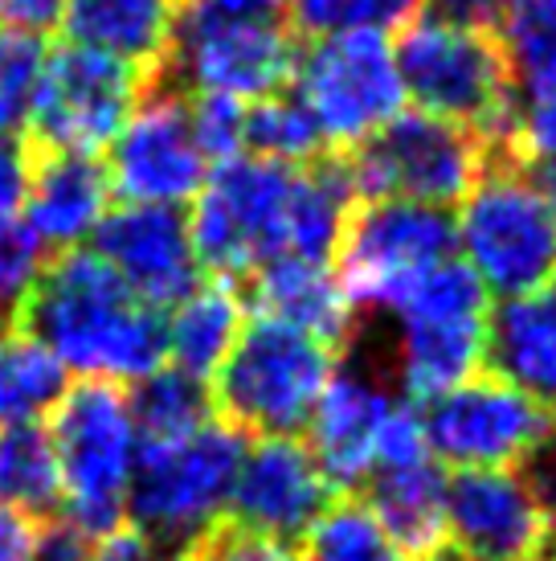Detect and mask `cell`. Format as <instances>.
<instances>
[{
  "label": "cell",
  "instance_id": "83f0119b",
  "mask_svg": "<svg viewBox=\"0 0 556 561\" xmlns=\"http://www.w3.org/2000/svg\"><path fill=\"white\" fill-rule=\"evenodd\" d=\"M131 398V414H136L139 438L143 443H164V438H181L197 431L213 419V393L209 381L185 374L176 365H160L148 377H139L127 390Z\"/></svg>",
  "mask_w": 556,
  "mask_h": 561
},
{
  "label": "cell",
  "instance_id": "e575fe53",
  "mask_svg": "<svg viewBox=\"0 0 556 561\" xmlns=\"http://www.w3.org/2000/svg\"><path fill=\"white\" fill-rule=\"evenodd\" d=\"M188 111H193V131H197L205 157L213 160V164L246 152V103L193 94Z\"/></svg>",
  "mask_w": 556,
  "mask_h": 561
},
{
  "label": "cell",
  "instance_id": "7402d4cb",
  "mask_svg": "<svg viewBox=\"0 0 556 561\" xmlns=\"http://www.w3.org/2000/svg\"><path fill=\"white\" fill-rule=\"evenodd\" d=\"M487 365L556 419V275L520 296L495 299Z\"/></svg>",
  "mask_w": 556,
  "mask_h": 561
},
{
  "label": "cell",
  "instance_id": "2e32d148",
  "mask_svg": "<svg viewBox=\"0 0 556 561\" xmlns=\"http://www.w3.org/2000/svg\"><path fill=\"white\" fill-rule=\"evenodd\" d=\"M447 468L433 459L421 410L402 402L389 422L377 468L364 480V504L414 558H433L447 546Z\"/></svg>",
  "mask_w": 556,
  "mask_h": 561
},
{
  "label": "cell",
  "instance_id": "603a6c76",
  "mask_svg": "<svg viewBox=\"0 0 556 561\" xmlns=\"http://www.w3.org/2000/svg\"><path fill=\"white\" fill-rule=\"evenodd\" d=\"M181 0H66V42L99 49L148 75L169 62Z\"/></svg>",
  "mask_w": 556,
  "mask_h": 561
},
{
  "label": "cell",
  "instance_id": "d590c367",
  "mask_svg": "<svg viewBox=\"0 0 556 561\" xmlns=\"http://www.w3.org/2000/svg\"><path fill=\"white\" fill-rule=\"evenodd\" d=\"M188 558L193 561H303L291 541H275V537L238 529V525H221Z\"/></svg>",
  "mask_w": 556,
  "mask_h": 561
},
{
  "label": "cell",
  "instance_id": "7bdbcfd3",
  "mask_svg": "<svg viewBox=\"0 0 556 561\" xmlns=\"http://www.w3.org/2000/svg\"><path fill=\"white\" fill-rule=\"evenodd\" d=\"M185 9L225 21H287V0H185Z\"/></svg>",
  "mask_w": 556,
  "mask_h": 561
},
{
  "label": "cell",
  "instance_id": "3957f363",
  "mask_svg": "<svg viewBox=\"0 0 556 561\" xmlns=\"http://www.w3.org/2000/svg\"><path fill=\"white\" fill-rule=\"evenodd\" d=\"M246 451L242 431L209 419L181 438L143 443L124 520L169 553H193L230 520L233 476Z\"/></svg>",
  "mask_w": 556,
  "mask_h": 561
},
{
  "label": "cell",
  "instance_id": "9a60e30c",
  "mask_svg": "<svg viewBox=\"0 0 556 561\" xmlns=\"http://www.w3.org/2000/svg\"><path fill=\"white\" fill-rule=\"evenodd\" d=\"M111 193L119 202L185 209L201 193L213 160L193 131V111L181 91H143L124 127L107 144Z\"/></svg>",
  "mask_w": 556,
  "mask_h": 561
},
{
  "label": "cell",
  "instance_id": "5bb4252c",
  "mask_svg": "<svg viewBox=\"0 0 556 561\" xmlns=\"http://www.w3.org/2000/svg\"><path fill=\"white\" fill-rule=\"evenodd\" d=\"M294 54L299 46L287 21H225L181 9L169 66L188 94L233 99L250 107L287 91Z\"/></svg>",
  "mask_w": 556,
  "mask_h": 561
},
{
  "label": "cell",
  "instance_id": "1f68e13d",
  "mask_svg": "<svg viewBox=\"0 0 556 561\" xmlns=\"http://www.w3.org/2000/svg\"><path fill=\"white\" fill-rule=\"evenodd\" d=\"M320 131L287 91L246 107V152L275 164H308L320 157Z\"/></svg>",
  "mask_w": 556,
  "mask_h": 561
},
{
  "label": "cell",
  "instance_id": "44dd1931",
  "mask_svg": "<svg viewBox=\"0 0 556 561\" xmlns=\"http://www.w3.org/2000/svg\"><path fill=\"white\" fill-rule=\"evenodd\" d=\"M111 181L99 157L46 152L33 160V176L21 202V226L42 250H82L99 234L111 209Z\"/></svg>",
  "mask_w": 556,
  "mask_h": 561
},
{
  "label": "cell",
  "instance_id": "ffe728a7",
  "mask_svg": "<svg viewBox=\"0 0 556 561\" xmlns=\"http://www.w3.org/2000/svg\"><path fill=\"white\" fill-rule=\"evenodd\" d=\"M447 541L463 561H532L553 546L520 471H454L447 488Z\"/></svg>",
  "mask_w": 556,
  "mask_h": 561
},
{
  "label": "cell",
  "instance_id": "8d00e7d4",
  "mask_svg": "<svg viewBox=\"0 0 556 561\" xmlns=\"http://www.w3.org/2000/svg\"><path fill=\"white\" fill-rule=\"evenodd\" d=\"M508 136L524 164H556V94L553 99H516Z\"/></svg>",
  "mask_w": 556,
  "mask_h": 561
},
{
  "label": "cell",
  "instance_id": "6da1fadb",
  "mask_svg": "<svg viewBox=\"0 0 556 561\" xmlns=\"http://www.w3.org/2000/svg\"><path fill=\"white\" fill-rule=\"evenodd\" d=\"M352 202L344 164H275L242 152L213 164L185 218L201 271L233 283L282 259L332 263Z\"/></svg>",
  "mask_w": 556,
  "mask_h": 561
},
{
  "label": "cell",
  "instance_id": "836d02e7",
  "mask_svg": "<svg viewBox=\"0 0 556 561\" xmlns=\"http://www.w3.org/2000/svg\"><path fill=\"white\" fill-rule=\"evenodd\" d=\"M42 266L46 250L33 242L21 218H0V320H16Z\"/></svg>",
  "mask_w": 556,
  "mask_h": 561
},
{
  "label": "cell",
  "instance_id": "7c38bea8",
  "mask_svg": "<svg viewBox=\"0 0 556 561\" xmlns=\"http://www.w3.org/2000/svg\"><path fill=\"white\" fill-rule=\"evenodd\" d=\"M421 410L433 459L450 471H520L556 435V419L495 374H475Z\"/></svg>",
  "mask_w": 556,
  "mask_h": 561
},
{
  "label": "cell",
  "instance_id": "9c48e42d",
  "mask_svg": "<svg viewBox=\"0 0 556 561\" xmlns=\"http://www.w3.org/2000/svg\"><path fill=\"white\" fill-rule=\"evenodd\" d=\"M287 94L308 111L320 144L344 152L360 148L409 107L389 33L311 37L294 54Z\"/></svg>",
  "mask_w": 556,
  "mask_h": 561
},
{
  "label": "cell",
  "instance_id": "8992f818",
  "mask_svg": "<svg viewBox=\"0 0 556 561\" xmlns=\"http://www.w3.org/2000/svg\"><path fill=\"white\" fill-rule=\"evenodd\" d=\"M62 471V513L91 537L115 529L127 513V492L139 463V426L131 398L111 381L66 386L46 419Z\"/></svg>",
  "mask_w": 556,
  "mask_h": 561
},
{
  "label": "cell",
  "instance_id": "ee69618b",
  "mask_svg": "<svg viewBox=\"0 0 556 561\" xmlns=\"http://www.w3.org/2000/svg\"><path fill=\"white\" fill-rule=\"evenodd\" d=\"M66 0H0V25L46 33L62 21Z\"/></svg>",
  "mask_w": 556,
  "mask_h": 561
},
{
  "label": "cell",
  "instance_id": "484cf974",
  "mask_svg": "<svg viewBox=\"0 0 556 561\" xmlns=\"http://www.w3.org/2000/svg\"><path fill=\"white\" fill-rule=\"evenodd\" d=\"M66 369L21 324L0 328V426L46 422L66 393Z\"/></svg>",
  "mask_w": 556,
  "mask_h": 561
},
{
  "label": "cell",
  "instance_id": "4316f807",
  "mask_svg": "<svg viewBox=\"0 0 556 561\" xmlns=\"http://www.w3.org/2000/svg\"><path fill=\"white\" fill-rule=\"evenodd\" d=\"M0 504L33 520L62 508V471L46 422L0 426Z\"/></svg>",
  "mask_w": 556,
  "mask_h": 561
},
{
  "label": "cell",
  "instance_id": "d6a6232c",
  "mask_svg": "<svg viewBox=\"0 0 556 561\" xmlns=\"http://www.w3.org/2000/svg\"><path fill=\"white\" fill-rule=\"evenodd\" d=\"M46 54L42 33L0 25V136H21L30 127Z\"/></svg>",
  "mask_w": 556,
  "mask_h": 561
},
{
  "label": "cell",
  "instance_id": "4fadbf2b",
  "mask_svg": "<svg viewBox=\"0 0 556 561\" xmlns=\"http://www.w3.org/2000/svg\"><path fill=\"white\" fill-rule=\"evenodd\" d=\"M139 94H143V75L136 66L66 42L46 54L37 103L25 131L42 152L99 157L124 127Z\"/></svg>",
  "mask_w": 556,
  "mask_h": 561
},
{
  "label": "cell",
  "instance_id": "74e56055",
  "mask_svg": "<svg viewBox=\"0 0 556 561\" xmlns=\"http://www.w3.org/2000/svg\"><path fill=\"white\" fill-rule=\"evenodd\" d=\"M33 176V152L21 136H0V218H21Z\"/></svg>",
  "mask_w": 556,
  "mask_h": 561
},
{
  "label": "cell",
  "instance_id": "f35d334b",
  "mask_svg": "<svg viewBox=\"0 0 556 561\" xmlns=\"http://www.w3.org/2000/svg\"><path fill=\"white\" fill-rule=\"evenodd\" d=\"M30 561H94V537L86 529H78L74 520L58 516L49 525H37Z\"/></svg>",
  "mask_w": 556,
  "mask_h": 561
},
{
  "label": "cell",
  "instance_id": "cb8c5ba5",
  "mask_svg": "<svg viewBox=\"0 0 556 561\" xmlns=\"http://www.w3.org/2000/svg\"><path fill=\"white\" fill-rule=\"evenodd\" d=\"M254 312L336 348L352 332L356 308L332 263L282 259L254 275Z\"/></svg>",
  "mask_w": 556,
  "mask_h": 561
},
{
  "label": "cell",
  "instance_id": "5b68a950",
  "mask_svg": "<svg viewBox=\"0 0 556 561\" xmlns=\"http://www.w3.org/2000/svg\"><path fill=\"white\" fill-rule=\"evenodd\" d=\"M454 254L491 299L556 275V209L528 164H495L454 205Z\"/></svg>",
  "mask_w": 556,
  "mask_h": 561
},
{
  "label": "cell",
  "instance_id": "277c9868",
  "mask_svg": "<svg viewBox=\"0 0 556 561\" xmlns=\"http://www.w3.org/2000/svg\"><path fill=\"white\" fill-rule=\"evenodd\" d=\"M397 33L393 54L414 111L466 127L479 140L508 136L516 82L495 33L466 30L433 13H417Z\"/></svg>",
  "mask_w": 556,
  "mask_h": 561
},
{
  "label": "cell",
  "instance_id": "7dc6e473",
  "mask_svg": "<svg viewBox=\"0 0 556 561\" xmlns=\"http://www.w3.org/2000/svg\"><path fill=\"white\" fill-rule=\"evenodd\" d=\"M426 561H463V558H454V553H433V558H426Z\"/></svg>",
  "mask_w": 556,
  "mask_h": 561
},
{
  "label": "cell",
  "instance_id": "52a82bcc",
  "mask_svg": "<svg viewBox=\"0 0 556 561\" xmlns=\"http://www.w3.org/2000/svg\"><path fill=\"white\" fill-rule=\"evenodd\" d=\"M336 348L299 328L254 316L242 324L230 357L217 365L213 405L242 435H303L311 410L336 374Z\"/></svg>",
  "mask_w": 556,
  "mask_h": 561
},
{
  "label": "cell",
  "instance_id": "d6986e66",
  "mask_svg": "<svg viewBox=\"0 0 556 561\" xmlns=\"http://www.w3.org/2000/svg\"><path fill=\"white\" fill-rule=\"evenodd\" d=\"M402 402L372 365H336L303 426V443L336 492L364 488Z\"/></svg>",
  "mask_w": 556,
  "mask_h": 561
},
{
  "label": "cell",
  "instance_id": "d4e9b609",
  "mask_svg": "<svg viewBox=\"0 0 556 561\" xmlns=\"http://www.w3.org/2000/svg\"><path fill=\"white\" fill-rule=\"evenodd\" d=\"M246 324V304L233 291L230 279L197 283L164 312V360L185 374L209 377L230 357L233 341Z\"/></svg>",
  "mask_w": 556,
  "mask_h": 561
},
{
  "label": "cell",
  "instance_id": "bcb514c9",
  "mask_svg": "<svg viewBox=\"0 0 556 561\" xmlns=\"http://www.w3.org/2000/svg\"><path fill=\"white\" fill-rule=\"evenodd\" d=\"M528 172L536 176V185L544 188V197H548L556 209V164H528Z\"/></svg>",
  "mask_w": 556,
  "mask_h": 561
},
{
  "label": "cell",
  "instance_id": "60d3db41",
  "mask_svg": "<svg viewBox=\"0 0 556 561\" xmlns=\"http://www.w3.org/2000/svg\"><path fill=\"white\" fill-rule=\"evenodd\" d=\"M524 480H528V488H532V496H536V508H541V516H544L548 541H556V435L528 459Z\"/></svg>",
  "mask_w": 556,
  "mask_h": 561
},
{
  "label": "cell",
  "instance_id": "f546056e",
  "mask_svg": "<svg viewBox=\"0 0 556 561\" xmlns=\"http://www.w3.org/2000/svg\"><path fill=\"white\" fill-rule=\"evenodd\" d=\"M303 561H417L372 516L364 500H332L324 516L303 533Z\"/></svg>",
  "mask_w": 556,
  "mask_h": 561
},
{
  "label": "cell",
  "instance_id": "4dcf8cb0",
  "mask_svg": "<svg viewBox=\"0 0 556 561\" xmlns=\"http://www.w3.org/2000/svg\"><path fill=\"white\" fill-rule=\"evenodd\" d=\"M426 0H287V25L308 37L327 33H397Z\"/></svg>",
  "mask_w": 556,
  "mask_h": 561
},
{
  "label": "cell",
  "instance_id": "30bf717a",
  "mask_svg": "<svg viewBox=\"0 0 556 561\" xmlns=\"http://www.w3.org/2000/svg\"><path fill=\"white\" fill-rule=\"evenodd\" d=\"M483 169V140L475 131L405 107L393 124L352 148L344 176L360 202H417L454 209Z\"/></svg>",
  "mask_w": 556,
  "mask_h": 561
},
{
  "label": "cell",
  "instance_id": "e0dca14e",
  "mask_svg": "<svg viewBox=\"0 0 556 561\" xmlns=\"http://www.w3.org/2000/svg\"><path fill=\"white\" fill-rule=\"evenodd\" d=\"M336 500V488L320 471L315 455L299 435L254 438L233 476L230 520L238 529L275 541H303V533Z\"/></svg>",
  "mask_w": 556,
  "mask_h": 561
},
{
  "label": "cell",
  "instance_id": "ac0fdd59",
  "mask_svg": "<svg viewBox=\"0 0 556 561\" xmlns=\"http://www.w3.org/2000/svg\"><path fill=\"white\" fill-rule=\"evenodd\" d=\"M91 242L111 275L160 312H169L201 283V259L188 234L185 209L136 202L111 205Z\"/></svg>",
  "mask_w": 556,
  "mask_h": 561
},
{
  "label": "cell",
  "instance_id": "ba28073f",
  "mask_svg": "<svg viewBox=\"0 0 556 561\" xmlns=\"http://www.w3.org/2000/svg\"><path fill=\"white\" fill-rule=\"evenodd\" d=\"M495 299L459 263V254L433 266L414 291L397 299L393 320V377L405 402L426 405L483 374L487 320Z\"/></svg>",
  "mask_w": 556,
  "mask_h": 561
},
{
  "label": "cell",
  "instance_id": "b9f144b4",
  "mask_svg": "<svg viewBox=\"0 0 556 561\" xmlns=\"http://www.w3.org/2000/svg\"><path fill=\"white\" fill-rule=\"evenodd\" d=\"M433 16L442 21H454V25H466V30H483L495 33L499 21H503V9L508 0H426Z\"/></svg>",
  "mask_w": 556,
  "mask_h": 561
},
{
  "label": "cell",
  "instance_id": "f1b7e54d",
  "mask_svg": "<svg viewBox=\"0 0 556 561\" xmlns=\"http://www.w3.org/2000/svg\"><path fill=\"white\" fill-rule=\"evenodd\" d=\"M499 46L508 54L516 99L556 94V0H508L499 21Z\"/></svg>",
  "mask_w": 556,
  "mask_h": 561
},
{
  "label": "cell",
  "instance_id": "8fae6325",
  "mask_svg": "<svg viewBox=\"0 0 556 561\" xmlns=\"http://www.w3.org/2000/svg\"><path fill=\"white\" fill-rule=\"evenodd\" d=\"M454 259L450 209L417 202H360L336 247V275L356 312L389 316L405 291Z\"/></svg>",
  "mask_w": 556,
  "mask_h": 561
},
{
  "label": "cell",
  "instance_id": "7a4b0ae2",
  "mask_svg": "<svg viewBox=\"0 0 556 561\" xmlns=\"http://www.w3.org/2000/svg\"><path fill=\"white\" fill-rule=\"evenodd\" d=\"M16 320L82 381L127 390L164 365V312L131 296L86 247L42 266Z\"/></svg>",
  "mask_w": 556,
  "mask_h": 561
},
{
  "label": "cell",
  "instance_id": "f6af8a7d",
  "mask_svg": "<svg viewBox=\"0 0 556 561\" xmlns=\"http://www.w3.org/2000/svg\"><path fill=\"white\" fill-rule=\"evenodd\" d=\"M33 541H37V520L0 504V561H30Z\"/></svg>",
  "mask_w": 556,
  "mask_h": 561
},
{
  "label": "cell",
  "instance_id": "ab89813d",
  "mask_svg": "<svg viewBox=\"0 0 556 561\" xmlns=\"http://www.w3.org/2000/svg\"><path fill=\"white\" fill-rule=\"evenodd\" d=\"M94 561H172V553L164 546H155L136 525L119 520L115 529L94 537Z\"/></svg>",
  "mask_w": 556,
  "mask_h": 561
}]
</instances>
